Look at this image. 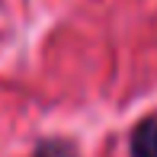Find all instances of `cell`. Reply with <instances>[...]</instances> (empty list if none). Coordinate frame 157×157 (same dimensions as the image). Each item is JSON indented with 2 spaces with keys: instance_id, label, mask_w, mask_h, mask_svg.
Masks as SVG:
<instances>
[{
  "instance_id": "cell-1",
  "label": "cell",
  "mask_w": 157,
  "mask_h": 157,
  "mask_svg": "<svg viewBox=\"0 0 157 157\" xmlns=\"http://www.w3.org/2000/svg\"><path fill=\"white\" fill-rule=\"evenodd\" d=\"M128 151L132 157H157V116L141 119L128 135Z\"/></svg>"
},
{
  "instance_id": "cell-2",
  "label": "cell",
  "mask_w": 157,
  "mask_h": 157,
  "mask_svg": "<svg viewBox=\"0 0 157 157\" xmlns=\"http://www.w3.org/2000/svg\"><path fill=\"white\" fill-rule=\"evenodd\" d=\"M32 157H77L71 141H42Z\"/></svg>"
}]
</instances>
